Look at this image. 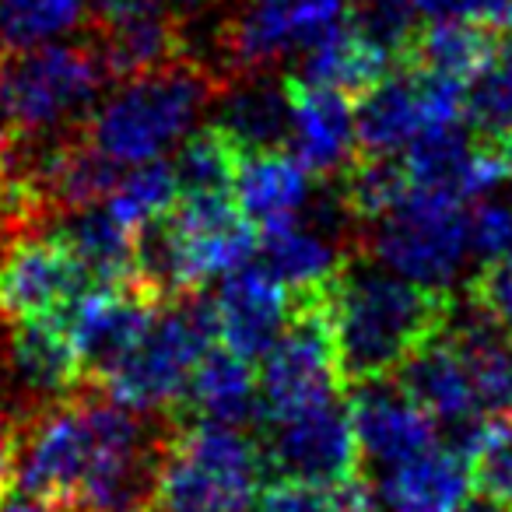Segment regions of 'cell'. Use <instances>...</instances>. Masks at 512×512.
Returning <instances> with one entry per match:
<instances>
[{"label": "cell", "instance_id": "cell-37", "mask_svg": "<svg viewBox=\"0 0 512 512\" xmlns=\"http://www.w3.org/2000/svg\"><path fill=\"white\" fill-rule=\"evenodd\" d=\"M467 235H470V253L491 264L498 256L512 253V207L484 200L474 211H467Z\"/></svg>", "mask_w": 512, "mask_h": 512}, {"label": "cell", "instance_id": "cell-27", "mask_svg": "<svg viewBox=\"0 0 512 512\" xmlns=\"http://www.w3.org/2000/svg\"><path fill=\"white\" fill-rule=\"evenodd\" d=\"M414 190L411 172H407L400 155H372V151H358L341 172V190L337 200L341 207L358 221H379L390 214L407 193Z\"/></svg>", "mask_w": 512, "mask_h": 512}, {"label": "cell", "instance_id": "cell-38", "mask_svg": "<svg viewBox=\"0 0 512 512\" xmlns=\"http://www.w3.org/2000/svg\"><path fill=\"white\" fill-rule=\"evenodd\" d=\"M428 22H477L491 29H512V0H411Z\"/></svg>", "mask_w": 512, "mask_h": 512}, {"label": "cell", "instance_id": "cell-16", "mask_svg": "<svg viewBox=\"0 0 512 512\" xmlns=\"http://www.w3.org/2000/svg\"><path fill=\"white\" fill-rule=\"evenodd\" d=\"M288 99V144L313 176H341L358 155L355 109L334 88L309 85L306 78H285Z\"/></svg>", "mask_w": 512, "mask_h": 512}, {"label": "cell", "instance_id": "cell-15", "mask_svg": "<svg viewBox=\"0 0 512 512\" xmlns=\"http://www.w3.org/2000/svg\"><path fill=\"white\" fill-rule=\"evenodd\" d=\"M99 57L109 74L137 78L179 60V18L165 0H99Z\"/></svg>", "mask_w": 512, "mask_h": 512}, {"label": "cell", "instance_id": "cell-7", "mask_svg": "<svg viewBox=\"0 0 512 512\" xmlns=\"http://www.w3.org/2000/svg\"><path fill=\"white\" fill-rule=\"evenodd\" d=\"M467 253V207L453 193L414 186L390 214L372 221V256L418 285L449 288Z\"/></svg>", "mask_w": 512, "mask_h": 512}, {"label": "cell", "instance_id": "cell-40", "mask_svg": "<svg viewBox=\"0 0 512 512\" xmlns=\"http://www.w3.org/2000/svg\"><path fill=\"white\" fill-rule=\"evenodd\" d=\"M456 512H512L509 502H502V498L488 495V491H481V495H467L460 505H456Z\"/></svg>", "mask_w": 512, "mask_h": 512}, {"label": "cell", "instance_id": "cell-35", "mask_svg": "<svg viewBox=\"0 0 512 512\" xmlns=\"http://www.w3.org/2000/svg\"><path fill=\"white\" fill-rule=\"evenodd\" d=\"M351 22L365 39L390 53L393 64H404L411 43L418 36V11L411 0H362L358 8H351Z\"/></svg>", "mask_w": 512, "mask_h": 512}, {"label": "cell", "instance_id": "cell-9", "mask_svg": "<svg viewBox=\"0 0 512 512\" xmlns=\"http://www.w3.org/2000/svg\"><path fill=\"white\" fill-rule=\"evenodd\" d=\"M267 481H344L362 474L348 404H327L288 421H271L260 435Z\"/></svg>", "mask_w": 512, "mask_h": 512}, {"label": "cell", "instance_id": "cell-2", "mask_svg": "<svg viewBox=\"0 0 512 512\" xmlns=\"http://www.w3.org/2000/svg\"><path fill=\"white\" fill-rule=\"evenodd\" d=\"M264 481L253 435L190 418L169 432L151 512H253Z\"/></svg>", "mask_w": 512, "mask_h": 512}, {"label": "cell", "instance_id": "cell-29", "mask_svg": "<svg viewBox=\"0 0 512 512\" xmlns=\"http://www.w3.org/2000/svg\"><path fill=\"white\" fill-rule=\"evenodd\" d=\"M239 158L242 148L218 123L186 134V141L176 151V162H172L179 193H232Z\"/></svg>", "mask_w": 512, "mask_h": 512}, {"label": "cell", "instance_id": "cell-31", "mask_svg": "<svg viewBox=\"0 0 512 512\" xmlns=\"http://www.w3.org/2000/svg\"><path fill=\"white\" fill-rule=\"evenodd\" d=\"M463 120L477 137H509L512 134V29L498 36L491 60L467 85V109Z\"/></svg>", "mask_w": 512, "mask_h": 512}, {"label": "cell", "instance_id": "cell-24", "mask_svg": "<svg viewBox=\"0 0 512 512\" xmlns=\"http://www.w3.org/2000/svg\"><path fill=\"white\" fill-rule=\"evenodd\" d=\"M495 46H498V29H491V25L428 22L418 29L404 64L470 85L481 74V67L491 60Z\"/></svg>", "mask_w": 512, "mask_h": 512}, {"label": "cell", "instance_id": "cell-19", "mask_svg": "<svg viewBox=\"0 0 512 512\" xmlns=\"http://www.w3.org/2000/svg\"><path fill=\"white\" fill-rule=\"evenodd\" d=\"M313 172L292 148L242 151L235 169L232 197L256 228H271L299 218L313 193Z\"/></svg>", "mask_w": 512, "mask_h": 512}, {"label": "cell", "instance_id": "cell-21", "mask_svg": "<svg viewBox=\"0 0 512 512\" xmlns=\"http://www.w3.org/2000/svg\"><path fill=\"white\" fill-rule=\"evenodd\" d=\"M260 264L288 288V292H306V288H327L341 278V271L351 264L334 239L320 232L316 225L292 218L281 225L260 228Z\"/></svg>", "mask_w": 512, "mask_h": 512}, {"label": "cell", "instance_id": "cell-20", "mask_svg": "<svg viewBox=\"0 0 512 512\" xmlns=\"http://www.w3.org/2000/svg\"><path fill=\"white\" fill-rule=\"evenodd\" d=\"M64 313L11 323V362H15L22 383L36 393L67 397L74 390H85L78 348H74Z\"/></svg>", "mask_w": 512, "mask_h": 512}, {"label": "cell", "instance_id": "cell-34", "mask_svg": "<svg viewBox=\"0 0 512 512\" xmlns=\"http://www.w3.org/2000/svg\"><path fill=\"white\" fill-rule=\"evenodd\" d=\"M474 484L512 505V411H498L477 425L467 449Z\"/></svg>", "mask_w": 512, "mask_h": 512}, {"label": "cell", "instance_id": "cell-43", "mask_svg": "<svg viewBox=\"0 0 512 512\" xmlns=\"http://www.w3.org/2000/svg\"><path fill=\"white\" fill-rule=\"evenodd\" d=\"M509 411H512V358H509Z\"/></svg>", "mask_w": 512, "mask_h": 512}, {"label": "cell", "instance_id": "cell-25", "mask_svg": "<svg viewBox=\"0 0 512 512\" xmlns=\"http://www.w3.org/2000/svg\"><path fill=\"white\" fill-rule=\"evenodd\" d=\"M218 127L242 151L285 148L288 144V99L285 85H242L221 102Z\"/></svg>", "mask_w": 512, "mask_h": 512}, {"label": "cell", "instance_id": "cell-4", "mask_svg": "<svg viewBox=\"0 0 512 512\" xmlns=\"http://www.w3.org/2000/svg\"><path fill=\"white\" fill-rule=\"evenodd\" d=\"M334 285L288 292V327L256 376L264 425L337 404L348 390L334 337Z\"/></svg>", "mask_w": 512, "mask_h": 512}, {"label": "cell", "instance_id": "cell-18", "mask_svg": "<svg viewBox=\"0 0 512 512\" xmlns=\"http://www.w3.org/2000/svg\"><path fill=\"white\" fill-rule=\"evenodd\" d=\"M179 414H190L197 421H214L228 428H260L264 411H260V383H256L253 362L228 351L225 344H214L200 365L193 369L186 397L179 404Z\"/></svg>", "mask_w": 512, "mask_h": 512}, {"label": "cell", "instance_id": "cell-22", "mask_svg": "<svg viewBox=\"0 0 512 512\" xmlns=\"http://www.w3.org/2000/svg\"><path fill=\"white\" fill-rule=\"evenodd\" d=\"M57 235L67 242L92 288L137 281V232L120 225L102 204L71 211Z\"/></svg>", "mask_w": 512, "mask_h": 512}, {"label": "cell", "instance_id": "cell-1", "mask_svg": "<svg viewBox=\"0 0 512 512\" xmlns=\"http://www.w3.org/2000/svg\"><path fill=\"white\" fill-rule=\"evenodd\" d=\"M449 323L453 299L446 288L362 264H348L334 285V337L348 386L393 376Z\"/></svg>", "mask_w": 512, "mask_h": 512}, {"label": "cell", "instance_id": "cell-41", "mask_svg": "<svg viewBox=\"0 0 512 512\" xmlns=\"http://www.w3.org/2000/svg\"><path fill=\"white\" fill-rule=\"evenodd\" d=\"M211 0H165V8L172 11L176 18H190V15H197V11H204Z\"/></svg>", "mask_w": 512, "mask_h": 512}, {"label": "cell", "instance_id": "cell-6", "mask_svg": "<svg viewBox=\"0 0 512 512\" xmlns=\"http://www.w3.org/2000/svg\"><path fill=\"white\" fill-rule=\"evenodd\" d=\"M106 60L88 46L46 43L0 53V127L36 137L81 116L106 78Z\"/></svg>", "mask_w": 512, "mask_h": 512}, {"label": "cell", "instance_id": "cell-13", "mask_svg": "<svg viewBox=\"0 0 512 512\" xmlns=\"http://www.w3.org/2000/svg\"><path fill=\"white\" fill-rule=\"evenodd\" d=\"M218 344L246 362H264L288 327V288L264 264L225 274L211 302Z\"/></svg>", "mask_w": 512, "mask_h": 512}, {"label": "cell", "instance_id": "cell-32", "mask_svg": "<svg viewBox=\"0 0 512 512\" xmlns=\"http://www.w3.org/2000/svg\"><path fill=\"white\" fill-rule=\"evenodd\" d=\"M295 46L288 4H253L225 32V50L242 71H260Z\"/></svg>", "mask_w": 512, "mask_h": 512}, {"label": "cell", "instance_id": "cell-5", "mask_svg": "<svg viewBox=\"0 0 512 512\" xmlns=\"http://www.w3.org/2000/svg\"><path fill=\"white\" fill-rule=\"evenodd\" d=\"M214 341L218 327L211 302L197 292L165 299L141 341L127 351V358L109 372L99 390L141 414L165 411L172 418L183 404L193 369L214 348Z\"/></svg>", "mask_w": 512, "mask_h": 512}, {"label": "cell", "instance_id": "cell-33", "mask_svg": "<svg viewBox=\"0 0 512 512\" xmlns=\"http://www.w3.org/2000/svg\"><path fill=\"white\" fill-rule=\"evenodd\" d=\"M85 0H0V43L8 50L46 46L81 25Z\"/></svg>", "mask_w": 512, "mask_h": 512}, {"label": "cell", "instance_id": "cell-42", "mask_svg": "<svg viewBox=\"0 0 512 512\" xmlns=\"http://www.w3.org/2000/svg\"><path fill=\"white\" fill-rule=\"evenodd\" d=\"M498 148H502V158H505V179L512 183V134L509 137H495Z\"/></svg>", "mask_w": 512, "mask_h": 512}, {"label": "cell", "instance_id": "cell-11", "mask_svg": "<svg viewBox=\"0 0 512 512\" xmlns=\"http://www.w3.org/2000/svg\"><path fill=\"white\" fill-rule=\"evenodd\" d=\"M92 288L57 232L22 239L0 256V316L11 323L71 309Z\"/></svg>", "mask_w": 512, "mask_h": 512}, {"label": "cell", "instance_id": "cell-26", "mask_svg": "<svg viewBox=\"0 0 512 512\" xmlns=\"http://www.w3.org/2000/svg\"><path fill=\"white\" fill-rule=\"evenodd\" d=\"M43 176H46L50 200L71 214V211H85V207H99L113 193L116 179L123 172L120 162H113L92 141H85V144H71V148H60L53 158H46Z\"/></svg>", "mask_w": 512, "mask_h": 512}, {"label": "cell", "instance_id": "cell-17", "mask_svg": "<svg viewBox=\"0 0 512 512\" xmlns=\"http://www.w3.org/2000/svg\"><path fill=\"white\" fill-rule=\"evenodd\" d=\"M470 488L474 470L467 453H460L453 442H435L411 460L386 467L379 502L386 512H456Z\"/></svg>", "mask_w": 512, "mask_h": 512}, {"label": "cell", "instance_id": "cell-39", "mask_svg": "<svg viewBox=\"0 0 512 512\" xmlns=\"http://www.w3.org/2000/svg\"><path fill=\"white\" fill-rule=\"evenodd\" d=\"M15 446L18 418H0V502L11 495V484H15Z\"/></svg>", "mask_w": 512, "mask_h": 512}, {"label": "cell", "instance_id": "cell-10", "mask_svg": "<svg viewBox=\"0 0 512 512\" xmlns=\"http://www.w3.org/2000/svg\"><path fill=\"white\" fill-rule=\"evenodd\" d=\"M165 299H158L141 281L130 285H99L88 288L71 309H67V327H71L74 348H78L85 390H99L106 376L127 358V351L141 341L151 316L158 313Z\"/></svg>", "mask_w": 512, "mask_h": 512}, {"label": "cell", "instance_id": "cell-12", "mask_svg": "<svg viewBox=\"0 0 512 512\" xmlns=\"http://www.w3.org/2000/svg\"><path fill=\"white\" fill-rule=\"evenodd\" d=\"M348 390V414L355 425L358 449H362V463L397 467L439 442L435 421L400 390L393 376L365 379Z\"/></svg>", "mask_w": 512, "mask_h": 512}, {"label": "cell", "instance_id": "cell-3", "mask_svg": "<svg viewBox=\"0 0 512 512\" xmlns=\"http://www.w3.org/2000/svg\"><path fill=\"white\" fill-rule=\"evenodd\" d=\"M211 95L214 78L186 60L137 74L95 109L88 141L120 165L151 162L190 134Z\"/></svg>", "mask_w": 512, "mask_h": 512}, {"label": "cell", "instance_id": "cell-36", "mask_svg": "<svg viewBox=\"0 0 512 512\" xmlns=\"http://www.w3.org/2000/svg\"><path fill=\"white\" fill-rule=\"evenodd\" d=\"M470 306L477 316L495 323L502 334L512 337V253L498 256L470 281Z\"/></svg>", "mask_w": 512, "mask_h": 512}, {"label": "cell", "instance_id": "cell-28", "mask_svg": "<svg viewBox=\"0 0 512 512\" xmlns=\"http://www.w3.org/2000/svg\"><path fill=\"white\" fill-rule=\"evenodd\" d=\"M179 200V179L172 162L151 158L134 165V172H123L116 179L113 193L106 197V211L130 232H141L151 221L165 218Z\"/></svg>", "mask_w": 512, "mask_h": 512}, {"label": "cell", "instance_id": "cell-14", "mask_svg": "<svg viewBox=\"0 0 512 512\" xmlns=\"http://www.w3.org/2000/svg\"><path fill=\"white\" fill-rule=\"evenodd\" d=\"M393 379L435 425L449 428V435L463 432V428H470L474 421H481L488 414L481 404L474 369H470L460 344L453 341L449 327L435 341H428L421 351H414L393 372Z\"/></svg>", "mask_w": 512, "mask_h": 512}, {"label": "cell", "instance_id": "cell-30", "mask_svg": "<svg viewBox=\"0 0 512 512\" xmlns=\"http://www.w3.org/2000/svg\"><path fill=\"white\" fill-rule=\"evenodd\" d=\"M253 512H376L372 484L362 474L344 481H274Z\"/></svg>", "mask_w": 512, "mask_h": 512}, {"label": "cell", "instance_id": "cell-23", "mask_svg": "<svg viewBox=\"0 0 512 512\" xmlns=\"http://www.w3.org/2000/svg\"><path fill=\"white\" fill-rule=\"evenodd\" d=\"M393 67L397 64L390 60V53L379 50L372 39H365L355 29L348 11V22L337 25L334 32H327L320 43H313L306 50V67H302L299 78H306L309 85L334 88V92L348 95L355 102L372 85H379Z\"/></svg>", "mask_w": 512, "mask_h": 512}, {"label": "cell", "instance_id": "cell-44", "mask_svg": "<svg viewBox=\"0 0 512 512\" xmlns=\"http://www.w3.org/2000/svg\"><path fill=\"white\" fill-rule=\"evenodd\" d=\"M253 4H288V0H253Z\"/></svg>", "mask_w": 512, "mask_h": 512}, {"label": "cell", "instance_id": "cell-8", "mask_svg": "<svg viewBox=\"0 0 512 512\" xmlns=\"http://www.w3.org/2000/svg\"><path fill=\"white\" fill-rule=\"evenodd\" d=\"M467 85L421 67H393L379 85L355 99L358 151L400 155L421 134L463 123Z\"/></svg>", "mask_w": 512, "mask_h": 512}]
</instances>
